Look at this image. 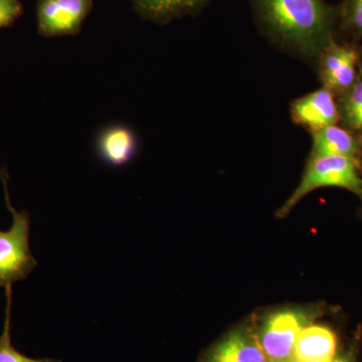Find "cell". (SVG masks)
I'll return each instance as SVG.
<instances>
[{"mask_svg":"<svg viewBox=\"0 0 362 362\" xmlns=\"http://www.w3.org/2000/svg\"><path fill=\"white\" fill-rule=\"evenodd\" d=\"M263 35L280 51L315 66L334 40L337 13L324 0H249Z\"/></svg>","mask_w":362,"mask_h":362,"instance_id":"cell-1","label":"cell"},{"mask_svg":"<svg viewBox=\"0 0 362 362\" xmlns=\"http://www.w3.org/2000/svg\"><path fill=\"white\" fill-rule=\"evenodd\" d=\"M4 183L7 209L13 216L8 230H0V288L13 287L14 283L25 280L37 266L30 246V216L26 211H18L9 199L6 169L0 170Z\"/></svg>","mask_w":362,"mask_h":362,"instance_id":"cell-2","label":"cell"},{"mask_svg":"<svg viewBox=\"0 0 362 362\" xmlns=\"http://www.w3.org/2000/svg\"><path fill=\"white\" fill-rule=\"evenodd\" d=\"M362 164L354 159L334 156H310L301 181L284 206L279 209V218L287 216L293 207L313 190L322 187H339L361 195Z\"/></svg>","mask_w":362,"mask_h":362,"instance_id":"cell-3","label":"cell"},{"mask_svg":"<svg viewBox=\"0 0 362 362\" xmlns=\"http://www.w3.org/2000/svg\"><path fill=\"white\" fill-rule=\"evenodd\" d=\"M321 87L337 97L350 89L361 77V52L354 45L332 40L319 56L314 66Z\"/></svg>","mask_w":362,"mask_h":362,"instance_id":"cell-4","label":"cell"},{"mask_svg":"<svg viewBox=\"0 0 362 362\" xmlns=\"http://www.w3.org/2000/svg\"><path fill=\"white\" fill-rule=\"evenodd\" d=\"M309 320V314L299 309H284L267 317L259 340L269 362L293 359L298 335Z\"/></svg>","mask_w":362,"mask_h":362,"instance_id":"cell-5","label":"cell"},{"mask_svg":"<svg viewBox=\"0 0 362 362\" xmlns=\"http://www.w3.org/2000/svg\"><path fill=\"white\" fill-rule=\"evenodd\" d=\"M293 122L309 133L339 124V107L337 95L326 88L312 90L298 97L290 104Z\"/></svg>","mask_w":362,"mask_h":362,"instance_id":"cell-6","label":"cell"},{"mask_svg":"<svg viewBox=\"0 0 362 362\" xmlns=\"http://www.w3.org/2000/svg\"><path fill=\"white\" fill-rule=\"evenodd\" d=\"M90 6L92 0H40L37 8L40 33L54 37L78 32Z\"/></svg>","mask_w":362,"mask_h":362,"instance_id":"cell-7","label":"cell"},{"mask_svg":"<svg viewBox=\"0 0 362 362\" xmlns=\"http://www.w3.org/2000/svg\"><path fill=\"white\" fill-rule=\"evenodd\" d=\"M311 156L347 157L362 164V136L354 131L337 124L311 133Z\"/></svg>","mask_w":362,"mask_h":362,"instance_id":"cell-8","label":"cell"},{"mask_svg":"<svg viewBox=\"0 0 362 362\" xmlns=\"http://www.w3.org/2000/svg\"><path fill=\"white\" fill-rule=\"evenodd\" d=\"M206 362H268L259 337L251 330L240 329L218 342Z\"/></svg>","mask_w":362,"mask_h":362,"instance_id":"cell-9","label":"cell"},{"mask_svg":"<svg viewBox=\"0 0 362 362\" xmlns=\"http://www.w3.org/2000/svg\"><path fill=\"white\" fill-rule=\"evenodd\" d=\"M337 337L323 325H307L298 335L293 359L296 362L326 361L337 356Z\"/></svg>","mask_w":362,"mask_h":362,"instance_id":"cell-10","label":"cell"},{"mask_svg":"<svg viewBox=\"0 0 362 362\" xmlns=\"http://www.w3.org/2000/svg\"><path fill=\"white\" fill-rule=\"evenodd\" d=\"M138 143L129 128L117 126L108 128L98 139L97 150L100 158L113 168L130 163L137 153Z\"/></svg>","mask_w":362,"mask_h":362,"instance_id":"cell-11","label":"cell"},{"mask_svg":"<svg viewBox=\"0 0 362 362\" xmlns=\"http://www.w3.org/2000/svg\"><path fill=\"white\" fill-rule=\"evenodd\" d=\"M209 0H135L145 16L156 21H169L206 6Z\"/></svg>","mask_w":362,"mask_h":362,"instance_id":"cell-12","label":"cell"},{"mask_svg":"<svg viewBox=\"0 0 362 362\" xmlns=\"http://www.w3.org/2000/svg\"><path fill=\"white\" fill-rule=\"evenodd\" d=\"M340 125L362 136V74L346 92L337 97Z\"/></svg>","mask_w":362,"mask_h":362,"instance_id":"cell-13","label":"cell"},{"mask_svg":"<svg viewBox=\"0 0 362 362\" xmlns=\"http://www.w3.org/2000/svg\"><path fill=\"white\" fill-rule=\"evenodd\" d=\"M7 298L6 320H4V330L0 335V362H62L58 359L52 358H32L21 354L11 341V298H13V287L6 288Z\"/></svg>","mask_w":362,"mask_h":362,"instance_id":"cell-14","label":"cell"},{"mask_svg":"<svg viewBox=\"0 0 362 362\" xmlns=\"http://www.w3.org/2000/svg\"><path fill=\"white\" fill-rule=\"evenodd\" d=\"M342 28L356 37H362V0H345L341 13Z\"/></svg>","mask_w":362,"mask_h":362,"instance_id":"cell-15","label":"cell"},{"mask_svg":"<svg viewBox=\"0 0 362 362\" xmlns=\"http://www.w3.org/2000/svg\"><path fill=\"white\" fill-rule=\"evenodd\" d=\"M21 13L20 0H0V28L13 23Z\"/></svg>","mask_w":362,"mask_h":362,"instance_id":"cell-16","label":"cell"},{"mask_svg":"<svg viewBox=\"0 0 362 362\" xmlns=\"http://www.w3.org/2000/svg\"><path fill=\"white\" fill-rule=\"evenodd\" d=\"M316 362H351V361H350L349 358H346V357L335 356L334 358L330 359V361H316Z\"/></svg>","mask_w":362,"mask_h":362,"instance_id":"cell-17","label":"cell"},{"mask_svg":"<svg viewBox=\"0 0 362 362\" xmlns=\"http://www.w3.org/2000/svg\"><path fill=\"white\" fill-rule=\"evenodd\" d=\"M279 362H296V361H295L294 359H289V361H279Z\"/></svg>","mask_w":362,"mask_h":362,"instance_id":"cell-18","label":"cell"},{"mask_svg":"<svg viewBox=\"0 0 362 362\" xmlns=\"http://www.w3.org/2000/svg\"><path fill=\"white\" fill-rule=\"evenodd\" d=\"M361 199H362V192H361Z\"/></svg>","mask_w":362,"mask_h":362,"instance_id":"cell-19","label":"cell"}]
</instances>
